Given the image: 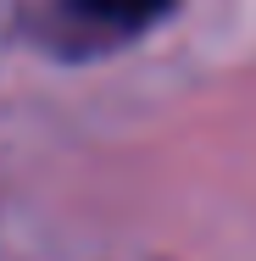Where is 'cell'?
I'll return each instance as SVG.
<instances>
[{"label": "cell", "mask_w": 256, "mask_h": 261, "mask_svg": "<svg viewBox=\"0 0 256 261\" xmlns=\"http://www.w3.org/2000/svg\"><path fill=\"white\" fill-rule=\"evenodd\" d=\"M173 0H51L45 39L67 56H101L123 39H139Z\"/></svg>", "instance_id": "cell-1"}]
</instances>
